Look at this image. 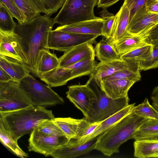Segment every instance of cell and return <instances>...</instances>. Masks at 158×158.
<instances>
[{"label":"cell","instance_id":"cell-30","mask_svg":"<svg viewBox=\"0 0 158 158\" xmlns=\"http://www.w3.org/2000/svg\"><path fill=\"white\" fill-rule=\"evenodd\" d=\"M12 0L20 9L25 22L40 15L38 7L33 0Z\"/></svg>","mask_w":158,"mask_h":158},{"label":"cell","instance_id":"cell-33","mask_svg":"<svg viewBox=\"0 0 158 158\" xmlns=\"http://www.w3.org/2000/svg\"><path fill=\"white\" fill-rule=\"evenodd\" d=\"M153 45L148 44L120 56L122 60H131L141 61L147 58L152 52Z\"/></svg>","mask_w":158,"mask_h":158},{"label":"cell","instance_id":"cell-11","mask_svg":"<svg viewBox=\"0 0 158 158\" xmlns=\"http://www.w3.org/2000/svg\"><path fill=\"white\" fill-rule=\"evenodd\" d=\"M70 139L65 135H45L35 128L30 134L28 149L29 151L50 156L55 150L67 143Z\"/></svg>","mask_w":158,"mask_h":158},{"label":"cell","instance_id":"cell-22","mask_svg":"<svg viewBox=\"0 0 158 158\" xmlns=\"http://www.w3.org/2000/svg\"><path fill=\"white\" fill-rule=\"evenodd\" d=\"M148 44L143 34L134 35L130 33L114 46L120 56Z\"/></svg>","mask_w":158,"mask_h":158},{"label":"cell","instance_id":"cell-31","mask_svg":"<svg viewBox=\"0 0 158 158\" xmlns=\"http://www.w3.org/2000/svg\"><path fill=\"white\" fill-rule=\"evenodd\" d=\"M40 13L51 16L62 7L66 0H33Z\"/></svg>","mask_w":158,"mask_h":158},{"label":"cell","instance_id":"cell-26","mask_svg":"<svg viewBox=\"0 0 158 158\" xmlns=\"http://www.w3.org/2000/svg\"><path fill=\"white\" fill-rule=\"evenodd\" d=\"M59 58L55 54L49 50L43 51L37 66V77L59 67Z\"/></svg>","mask_w":158,"mask_h":158},{"label":"cell","instance_id":"cell-8","mask_svg":"<svg viewBox=\"0 0 158 158\" xmlns=\"http://www.w3.org/2000/svg\"><path fill=\"white\" fill-rule=\"evenodd\" d=\"M66 92L67 98L82 113L89 122L96 110L97 103L96 95L86 83L68 86Z\"/></svg>","mask_w":158,"mask_h":158},{"label":"cell","instance_id":"cell-6","mask_svg":"<svg viewBox=\"0 0 158 158\" xmlns=\"http://www.w3.org/2000/svg\"><path fill=\"white\" fill-rule=\"evenodd\" d=\"M86 83L94 92L97 101L96 108L90 123L102 122L129 104L128 96L113 99L109 97L93 79L89 77Z\"/></svg>","mask_w":158,"mask_h":158},{"label":"cell","instance_id":"cell-14","mask_svg":"<svg viewBox=\"0 0 158 158\" xmlns=\"http://www.w3.org/2000/svg\"><path fill=\"white\" fill-rule=\"evenodd\" d=\"M98 137L81 144H74L70 139L66 143L55 150L50 156L55 158H74L94 149Z\"/></svg>","mask_w":158,"mask_h":158},{"label":"cell","instance_id":"cell-24","mask_svg":"<svg viewBox=\"0 0 158 158\" xmlns=\"http://www.w3.org/2000/svg\"><path fill=\"white\" fill-rule=\"evenodd\" d=\"M95 56L100 62L117 60L120 56L114 46L107 40L102 39L97 43L94 49Z\"/></svg>","mask_w":158,"mask_h":158},{"label":"cell","instance_id":"cell-5","mask_svg":"<svg viewBox=\"0 0 158 158\" xmlns=\"http://www.w3.org/2000/svg\"><path fill=\"white\" fill-rule=\"evenodd\" d=\"M34 106H43L63 104L64 101L48 85L35 79L30 74L19 82Z\"/></svg>","mask_w":158,"mask_h":158},{"label":"cell","instance_id":"cell-19","mask_svg":"<svg viewBox=\"0 0 158 158\" xmlns=\"http://www.w3.org/2000/svg\"><path fill=\"white\" fill-rule=\"evenodd\" d=\"M127 63L121 59L106 62H100L97 63L93 72L90 74L93 79L99 87H101L102 79L110 75L115 72L127 68Z\"/></svg>","mask_w":158,"mask_h":158},{"label":"cell","instance_id":"cell-15","mask_svg":"<svg viewBox=\"0 0 158 158\" xmlns=\"http://www.w3.org/2000/svg\"><path fill=\"white\" fill-rule=\"evenodd\" d=\"M104 20L99 18L82 21L77 23L61 26L57 27L55 30L69 33L83 34H91L102 35V29Z\"/></svg>","mask_w":158,"mask_h":158},{"label":"cell","instance_id":"cell-20","mask_svg":"<svg viewBox=\"0 0 158 158\" xmlns=\"http://www.w3.org/2000/svg\"><path fill=\"white\" fill-rule=\"evenodd\" d=\"M0 67L6 71L13 81L19 82L31 72L23 63L14 59L0 55Z\"/></svg>","mask_w":158,"mask_h":158},{"label":"cell","instance_id":"cell-4","mask_svg":"<svg viewBox=\"0 0 158 158\" xmlns=\"http://www.w3.org/2000/svg\"><path fill=\"white\" fill-rule=\"evenodd\" d=\"M98 0H66L60 11L53 19L55 23L61 26L95 19L94 7Z\"/></svg>","mask_w":158,"mask_h":158},{"label":"cell","instance_id":"cell-17","mask_svg":"<svg viewBox=\"0 0 158 158\" xmlns=\"http://www.w3.org/2000/svg\"><path fill=\"white\" fill-rule=\"evenodd\" d=\"M115 15V19L111 37L108 40L114 45L130 33L127 30L130 13L124 3Z\"/></svg>","mask_w":158,"mask_h":158},{"label":"cell","instance_id":"cell-1","mask_svg":"<svg viewBox=\"0 0 158 158\" xmlns=\"http://www.w3.org/2000/svg\"><path fill=\"white\" fill-rule=\"evenodd\" d=\"M55 24L53 19L44 15L27 22L17 23L15 31L22 38L29 60L28 69L37 77V67L41 53L49 50L48 38Z\"/></svg>","mask_w":158,"mask_h":158},{"label":"cell","instance_id":"cell-43","mask_svg":"<svg viewBox=\"0 0 158 158\" xmlns=\"http://www.w3.org/2000/svg\"><path fill=\"white\" fill-rule=\"evenodd\" d=\"M120 0H98L97 4L98 8H107L117 2Z\"/></svg>","mask_w":158,"mask_h":158},{"label":"cell","instance_id":"cell-16","mask_svg":"<svg viewBox=\"0 0 158 158\" xmlns=\"http://www.w3.org/2000/svg\"><path fill=\"white\" fill-rule=\"evenodd\" d=\"M95 56V51L92 44L85 43L64 52V54L59 58V67L69 66L87 57Z\"/></svg>","mask_w":158,"mask_h":158},{"label":"cell","instance_id":"cell-9","mask_svg":"<svg viewBox=\"0 0 158 158\" xmlns=\"http://www.w3.org/2000/svg\"><path fill=\"white\" fill-rule=\"evenodd\" d=\"M98 35L65 32L55 30H51L48 38L49 49L65 52L82 44L95 43Z\"/></svg>","mask_w":158,"mask_h":158},{"label":"cell","instance_id":"cell-32","mask_svg":"<svg viewBox=\"0 0 158 158\" xmlns=\"http://www.w3.org/2000/svg\"><path fill=\"white\" fill-rule=\"evenodd\" d=\"M5 5L0 1V30L5 31H15L17 23Z\"/></svg>","mask_w":158,"mask_h":158},{"label":"cell","instance_id":"cell-2","mask_svg":"<svg viewBox=\"0 0 158 158\" xmlns=\"http://www.w3.org/2000/svg\"><path fill=\"white\" fill-rule=\"evenodd\" d=\"M55 118L52 110L43 106H31L11 111L0 112V121L16 142L23 135L31 134L42 123Z\"/></svg>","mask_w":158,"mask_h":158},{"label":"cell","instance_id":"cell-45","mask_svg":"<svg viewBox=\"0 0 158 158\" xmlns=\"http://www.w3.org/2000/svg\"><path fill=\"white\" fill-rule=\"evenodd\" d=\"M150 157L158 158V150L152 155Z\"/></svg>","mask_w":158,"mask_h":158},{"label":"cell","instance_id":"cell-7","mask_svg":"<svg viewBox=\"0 0 158 158\" xmlns=\"http://www.w3.org/2000/svg\"><path fill=\"white\" fill-rule=\"evenodd\" d=\"M31 106L32 103L19 82H0V112L16 110Z\"/></svg>","mask_w":158,"mask_h":158},{"label":"cell","instance_id":"cell-42","mask_svg":"<svg viewBox=\"0 0 158 158\" xmlns=\"http://www.w3.org/2000/svg\"><path fill=\"white\" fill-rule=\"evenodd\" d=\"M152 106L158 112V85L153 89L151 96Z\"/></svg>","mask_w":158,"mask_h":158},{"label":"cell","instance_id":"cell-23","mask_svg":"<svg viewBox=\"0 0 158 158\" xmlns=\"http://www.w3.org/2000/svg\"><path fill=\"white\" fill-rule=\"evenodd\" d=\"M123 60L128 64L127 68L103 78L102 80L130 79L136 80L137 81H140L141 77L140 73V61L127 59Z\"/></svg>","mask_w":158,"mask_h":158},{"label":"cell","instance_id":"cell-40","mask_svg":"<svg viewBox=\"0 0 158 158\" xmlns=\"http://www.w3.org/2000/svg\"><path fill=\"white\" fill-rule=\"evenodd\" d=\"M144 35L148 44L154 45L158 43V23L149 29Z\"/></svg>","mask_w":158,"mask_h":158},{"label":"cell","instance_id":"cell-12","mask_svg":"<svg viewBox=\"0 0 158 158\" xmlns=\"http://www.w3.org/2000/svg\"><path fill=\"white\" fill-rule=\"evenodd\" d=\"M158 23V13L152 12L145 5L139 9L130 20L128 31L134 35H144Z\"/></svg>","mask_w":158,"mask_h":158},{"label":"cell","instance_id":"cell-27","mask_svg":"<svg viewBox=\"0 0 158 158\" xmlns=\"http://www.w3.org/2000/svg\"><path fill=\"white\" fill-rule=\"evenodd\" d=\"M97 64L94 57L88 56L69 66L71 70L73 79L90 75L94 71Z\"/></svg>","mask_w":158,"mask_h":158},{"label":"cell","instance_id":"cell-25","mask_svg":"<svg viewBox=\"0 0 158 158\" xmlns=\"http://www.w3.org/2000/svg\"><path fill=\"white\" fill-rule=\"evenodd\" d=\"M134 147V157L138 158H150L158 150V138L135 140Z\"/></svg>","mask_w":158,"mask_h":158},{"label":"cell","instance_id":"cell-3","mask_svg":"<svg viewBox=\"0 0 158 158\" xmlns=\"http://www.w3.org/2000/svg\"><path fill=\"white\" fill-rule=\"evenodd\" d=\"M148 119L138 116L133 110L98 136L94 149L108 156L118 153L121 145L132 139L137 130Z\"/></svg>","mask_w":158,"mask_h":158},{"label":"cell","instance_id":"cell-41","mask_svg":"<svg viewBox=\"0 0 158 158\" xmlns=\"http://www.w3.org/2000/svg\"><path fill=\"white\" fill-rule=\"evenodd\" d=\"M145 6L149 11L158 13V0H148Z\"/></svg>","mask_w":158,"mask_h":158},{"label":"cell","instance_id":"cell-28","mask_svg":"<svg viewBox=\"0 0 158 158\" xmlns=\"http://www.w3.org/2000/svg\"><path fill=\"white\" fill-rule=\"evenodd\" d=\"M158 138V120L149 119L143 124L135 133V140Z\"/></svg>","mask_w":158,"mask_h":158},{"label":"cell","instance_id":"cell-37","mask_svg":"<svg viewBox=\"0 0 158 158\" xmlns=\"http://www.w3.org/2000/svg\"><path fill=\"white\" fill-rule=\"evenodd\" d=\"M35 128L39 132L45 135H65L59 127L55 123L53 120H48L42 123Z\"/></svg>","mask_w":158,"mask_h":158},{"label":"cell","instance_id":"cell-18","mask_svg":"<svg viewBox=\"0 0 158 158\" xmlns=\"http://www.w3.org/2000/svg\"><path fill=\"white\" fill-rule=\"evenodd\" d=\"M137 82L130 79L102 80L101 88L109 97L117 99L128 96L129 89Z\"/></svg>","mask_w":158,"mask_h":158},{"label":"cell","instance_id":"cell-29","mask_svg":"<svg viewBox=\"0 0 158 158\" xmlns=\"http://www.w3.org/2000/svg\"><path fill=\"white\" fill-rule=\"evenodd\" d=\"M0 139L2 143L12 152L18 157L22 158L27 157L28 155L19 146L11 135L4 128L0 121Z\"/></svg>","mask_w":158,"mask_h":158},{"label":"cell","instance_id":"cell-38","mask_svg":"<svg viewBox=\"0 0 158 158\" xmlns=\"http://www.w3.org/2000/svg\"><path fill=\"white\" fill-rule=\"evenodd\" d=\"M6 7L13 17L18 21V23H25L23 15L19 8L12 0H0Z\"/></svg>","mask_w":158,"mask_h":158},{"label":"cell","instance_id":"cell-39","mask_svg":"<svg viewBox=\"0 0 158 158\" xmlns=\"http://www.w3.org/2000/svg\"><path fill=\"white\" fill-rule=\"evenodd\" d=\"M148 0H124L123 3L128 8L130 13V19L135 13L145 5Z\"/></svg>","mask_w":158,"mask_h":158},{"label":"cell","instance_id":"cell-13","mask_svg":"<svg viewBox=\"0 0 158 158\" xmlns=\"http://www.w3.org/2000/svg\"><path fill=\"white\" fill-rule=\"evenodd\" d=\"M53 121L70 139L80 138L90 124L85 118H55Z\"/></svg>","mask_w":158,"mask_h":158},{"label":"cell","instance_id":"cell-36","mask_svg":"<svg viewBox=\"0 0 158 158\" xmlns=\"http://www.w3.org/2000/svg\"><path fill=\"white\" fill-rule=\"evenodd\" d=\"M153 45V50L149 55L140 61V70L145 71L158 67V43Z\"/></svg>","mask_w":158,"mask_h":158},{"label":"cell","instance_id":"cell-34","mask_svg":"<svg viewBox=\"0 0 158 158\" xmlns=\"http://www.w3.org/2000/svg\"><path fill=\"white\" fill-rule=\"evenodd\" d=\"M133 110L139 116L158 120V112L150 104L147 98L142 103L135 106Z\"/></svg>","mask_w":158,"mask_h":158},{"label":"cell","instance_id":"cell-35","mask_svg":"<svg viewBox=\"0 0 158 158\" xmlns=\"http://www.w3.org/2000/svg\"><path fill=\"white\" fill-rule=\"evenodd\" d=\"M98 14L101 18L104 20L102 36H104L106 40H108L111 37L115 15L109 12L106 8L103 9Z\"/></svg>","mask_w":158,"mask_h":158},{"label":"cell","instance_id":"cell-21","mask_svg":"<svg viewBox=\"0 0 158 158\" xmlns=\"http://www.w3.org/2000/svg\"><path fill=\"white\" fill-rule=\"evenodd\" d=\"M135 103L129 104L127 106L102 121L94 132L82 142L85 143L98 136L126 115L131 112Z\"/></svg>","mask_w":158,"mask_h":158},{"label":"cell","instance_id":"cell-44","mask_svg":"<svg viewBox=\"0 0 158 158\" xmlns=\"http://www.w3.org/2000/svg\"><path fill=\"white\" fill-rule=\"evenodd\" d=\"M12 81H14L11 76L0 67V82H8Z\"/></svg>","mask_w":158,"mask_h":158},{"label":"cell","instance_id":"cell-10","mask_svg":"<svg viewBox=\"0 0 158 158\" xmlns=\"http://www.w3.org/2000/svg\"><path fill=\"white\" fill-rule=\"evenodd\" d=\"M0 55L12 58L28 68L29 60L23 41L15 31L0 30Z\"/></svg>","mask_w":158,"mask_h":158}]
</instances>
